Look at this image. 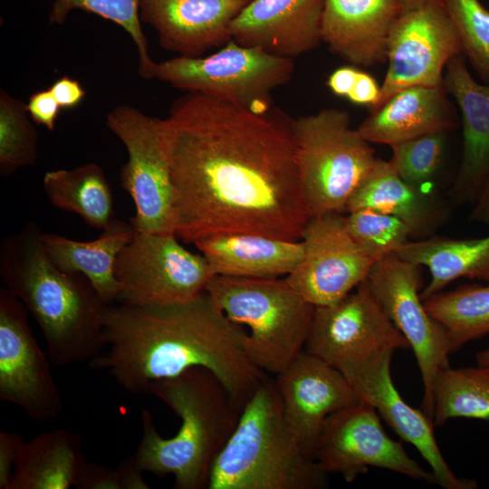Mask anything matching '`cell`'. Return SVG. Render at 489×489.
I'll use <instances>...</instances> for the list:
<instances>
[{
	"label": "cell",
	"mask_w": 489,
	"mask_h": 489,
	"mask_svg": "<svg viewBox=\"0 0 489 489\" xmlns=\"http://www.w3.org/2000/svg\"><path fill=\"white\" fill-rule=\"evenodd\" d=\"M275 376L285 423L304 453L314 459L327 417L362 399L338 368L304 350Z\"/></svg>",
	"instance_id": "cell-18"
},
{
	"label": "cell",
	"mask_w": 489,
	"mask_h": 489,
	"mask_svg": "<svg viewBox=\"0 0 489 489\" xmlns=\"http://www.w3.org/2000/svg\"><path fill=\"white\" fill-rule=\"evenodd\" d=\"M26 104L0 91V174L8 177L35 164L39 133Z\"/></svg>",
	"instance_id": "cell-32"
},
{
	"label": "cell",
	"mask_w": 489,
	"mask_h": 489,
	"mask_svg": "<svg viewBox=\"0 0 489 489\" xmlns=\"http://www.w3.org/2000/svg\"><path fill=\"white\" fill-rule=\"evenodd\" d=\"M432 395L435 427L454 417L489 420V368L440 369Z\"/></svg>",
	"instance_id": "cell-31"
},
{
	"label": "cell",
	"mask_w": 489,
	"mask_h": 489,
	"mask_svg": "<svg viewBox=\"0 0 489 489\" xmlns=\"http://www.w3.org/2000/svg\"><path fill=\"white\" fill-rule=\"evenodd\" d=\"M359 72L353 66L340 67L331 73L327 85L335 95L347 97L355 84Z\"/></svg>",
	"instance_id": "cell-42"
},
{
	"label": "cell",
	"mask_w": 489,
	"mask_h": 489,
	"mask_svg": "<svg viewBox=\"0 0 489 489\" xmlns=\"http://www.w3.org/2000/svg\"><path fill=\"white\" fill-rule=\"evenodd\" d=\"M361 208L398 217L406 224L414 240L434 235L448 216L447 207L435 192L407 183L389 160L379 158L350 197L346 212Z\"/></svg>",
	"instance_id": "cell-23"
},
{
	"label": "cell",
	"mask_w": 489,
	"mask_h": 489,
	"mask_svg": "<svg viewBox=\"0 0 489 489\" xmlns=\"http://www.w3.org/2000/svg\"><path fill=\"white\" fill-rule=\"evenodd\" d=\"M463 53L457 32L441 0L402 13L387 42L388 70L374 111L411 86L444 87L443 71Z\"/></svg>",
	"instance_id": "cell-12"
},
{
	"label": "cell",
	"mask_w": 489,
	"mask_h": 489,
	"mask_svg": "<svg viewBox=\"0 0 489 489\" xmlns=\"http://www.w3.org/2000/svg\"><path fill=\"white\" fill-rule=\"evenodd\" d=\"M250 1L139 0V14L157 32L163 49L200 57L230 41V24Z\"/></svg>",
	"instance_id": "cell-20"
},
{
	"label": "cell",
	"mask_w": 489,
	"mask_h": 489,
	"mask_svg": "<svg viewBox=\"0 0 489 489\" xmlns=\"http://www.w3.org/2000/svg\"><path fill=\"white\" fill-rule=\"evenodd\" d=\"M430 1L432 0H398L402 8V13L421 7Z\"/></svg>",
	"instance_id": "cell-45"
},
{
	"label": "cell",
	"mask_w": 489,
	"mask_h": 489,
	"mask_svg": "<svg viewBox=\"0 0 489 489\" xmlns=\"http://www.w3.org/2000/svg\"><path fill=\"white\" fill-rule=\"evenodd\" d=\"M49 89L62 109L75 108L85 97L81 83L67 75L56 80Z\"/></svg>",
	"instance_id": "cell-40"
},
{
	"label": "cell",
	"mask_w": 489,
	"mask_h": 489,
	"mask_svg": "<svg viewBox=\"0 0 489 489\" xmlns=\"http://www.w3.org/2000/svg\"><path fill=\"white\" fill-rule=\"evenodd\" d=\"M24 443L20 434L8 431L0 432V489H9Z\"/></svg>",
	"instance_id": "cell-39"
},
{
	"label": "cell",
	"mask_w": 489,
	"mask_h": 489,
	"mask_svg": "<svg viewBox=\"0 0 489 489\" xmlns=\"http://www.w3.org/2000/svg\"><path fill=\"white\" fill-rule=\"evenodd\" d=\"M444 87L411 86L388 100L357 128L369 143L392 146L455 128Z\"/></svg>",
	"instance_id": "cell-24"
},
{
	"label": "cell",
	"mask_w": 489,
	"mask_h": 489,
	"mask_svg": "<svg viewBox=\"0 0 489 489\" xmlns=\"http://www.w3.org/2000/svg\"><path fill=\"white\" fill-rule=\"evenodd\" d=\"M178 240L175 233L135 230L116 259L114 273L120 284L116 302L168 305L204 292L216 274L203 254L191 253Z\"/></svg>",
	"instance_id": "cell-10"
},
{
	"label": "cell",
	"mask_w": 489,
	"mask_h": 489,
	"mask_svg": "<svg viewBox=\"0 0 489 489\" xmlns=\"http://www.w3.org/2000/svg\"><path fill=\"white\" fill-rule=\"evenodd\" d=\"M394 350H386L343 363L344 374L362 400L370 404L379 417L399 436L413 445L427 462L436 484L445 489H475V480L457 477L437 446L434 423L422 409L409 406L395 388L391 377Z\"/></svg>",
	"instance_id": "cell-17"
},
{
	"label": "cell",
	"mask_w": 489,
	"mask_h": 489,
	"mask_svg": "<svg viewBox=\"0 0 489 489\" xmlns=\"http://www.w3.org/2000/svg\"><path fill=\"white\" fill-rule=\"evenodd\" d=\"M328 475L290 432L275 381L266 378L215 459L206 488L321 489Z\"/></svg>",
	"instance_id": "cell-5"
},
{
	"label": "cell",
	"mask_w": 489,
	"mask_h": 489,
	"mask_svg": "<svg viewBox=\"0 0 489 489\" xmlns=\"http://www.w3.org/2000/svg\"><path fill=\"white\" fill-rule=\"evenodd\" d=\"M401 14L398 0H324L321 40L354 65L381 63L387 61L388 34Z\"/></svg>",
	"instance_id": "cell-22"
},
{
	"label": "cell",
	"mask_w": 489,
	"mask_h": 489,
	"mask_svg": "<svg viewBox=\"0 0 489 489\" xmlns=\"http://www.w3.org/2000/svg\"><path fill=\"white\" fill-rule=\"evenodd\" d=\"M343 220L354 242L375 262L396 254L411 238L408 226L400 219L374 209L348 212Z\"/></svg>",
	"instance_id": "cell-34"
},
{
	"label": "cell",
	"mask_w": 489,
	"mask_h": 489,
	"mask_svg": "<svg viewBox=\"0 0 489 489\" xmlns=\"http://www.w3.org/2000/svg\"><path fill=\"white\" fill-rule=\"evenodd\" d=\"M294 68L292 59L230 40L211 55L155 62L152 79L262 112L273 107V91L292 78Z\"/></svg>",
	"instance_id": "cell-8"
},
{
	"label": "cell",
	"mask_w": 489,
	"mask_h": 489,
	"mask_svg": "<svg viewBox=\"0 0 489 489\" xmlns=\"http://www.w3.org/2000/svg\"><path fill=\"white\" fill-rule=\"evenodd\" d=\"M410 345L367 281L340 302L315 307L304 350L338 368L386 350Z\"/></svg>",
	"instance_id": "cell-15"
},
{
	"label": "cell",
	"mask_w": 489,
	"mask_h": 489,
	"mask_svg": "<svg viewBox=\"0 0 489 489\" xmlns=\"http://www.w3.org/2000/svg\"><path fill=\"white\" fill-rule=\"evenodd\" d=\"M139 0H53L48 14L50 24L62 25L74 10L97 14L120 26L130 36L139 53V74L152 79L154 62L149 52L139 14Z\"/></svg>",
	"instance_id": "cell-33"
},
{
	"label": "cell",
	"mask_w": 489,
	"mask_h": 489,
	"mask_svg": "<svg viewBox=\"0 0 489 489\" xmlns=\"http://www.w3.org/2000/svg\"><path fill=\"white\" fill-rule=\"evenodd\" d=\"M297 173L309 217L341 213L378 158L347 111L324 109L292 119Z\"/></svg>",
	"instance_id": "cell-7"
},
{
	"label": "cell",
	"mask_w": 489,
	"mask_h": 489,
	"mask_svg": "<svg viewBox=\"0 0 489 489\" xmlns=\"http://www.w3.org/2000/svg\"><path fill=\"white\" fill-rule=\"evenodd\" d=\"M445 133L436 132L390 146V164L413 187L434 192L431 187L443 158Z\"/></svg>",
	"instance_id": "cell-36"
},
{
	"label": "cell",
	"mask_w": 489,
	"mask_h": 489,
	"mask_svg": "<svg viewBox=\"0 0 489 489\" xmlns=\"http://www.w3.org/2000/svg\"><path fill=\"white\" fill-rule=\"evenodd\" d=\"M423 302L430 316L445 328L450 354L489 334V283L441 291Z\"/></svg>",
	"instance_id": "cell-30"
},
{
	"label": "cell",
	"mask_w": 489,
	"mask_h": 489,
	"mask_svg": "<svg viewBox=\"0 0 489 489\" xmlns=\"http://www.w3.org/2000/svg\"><path fill=\"white\" fill-rule=\"evenodd\" d=\"M122 484V489H148L149 484L143 478V470L135 456L124 458L117 467Z\"/></svg>",
	"instance_id": "cell-43"
},
{
	"label": "cell",
	"mask_w": 489,
	"mask_h": 489,
	"mask_svg": "<svg viewBox=\"0 0 489 489\" xmlns=\"http://www.w3.org/2000/svg\"><path fill=\"white\" fill-rule=\"evenodd\" d=\"M324 0H251L229 27L230 40L294 60L319 46Z\"/></svg>",
	"instance_id": "cell-19"
},
{
	"label": "cell",
	"mask_w": 489,
	"mask_h": 489,
	"mask_svg": "<svg viewBox=\"0 0 489 489\" xmlns=\"http://www.w3.org/2000/svg\"><path fill=\"white\" fill-rule=\"evenodd\" d=\"M25 305L0 287V399L22 408L33 420L57 418L63 400L52 363L37 343Z\"/></svg>",
	"instance_id": "cell-14"
},
{
	"label": "cell",
	"mask_w": 489,
	"mask_h": 489,
	"mask_svg": "<svg viewBox=\"0 0 489 489\" xmlns=\"http://www.w3.org/2000/svg\"><path fill=\"white\" fill-rule=\"evenodd\" d=\"M26 108L31 119L37 124L53 131L62 109L50 89L41 90L33 93L28 100Z\"/></svg>",
	"instance_id": "cell-37"
},
{
	"label": "cell",
	"mask_w": 489,
	"mask_h": 489,
	"mask_svg": "<svg viewBox=\"0 0 489 489\" xmlns=\"http://www.w3.org/2000/svg\"><path fill=\"white\" fill-rule=\"evenodd\" d=\"M106 124L128 153L120 176L135 205L134 229L175 233L166 120L121 104L107 114Z\"/></svg>",
	"instance_id": "cell-9"
},
{
	"label": "cell",
	"mask_w": 489,
	"mask_h": 489,
	"mask_svg": "<svg viewBox=\"0 0 489 489\" xmlns=\"http://www.w3.org/2000/svg\"><path fill=\"white\" fill-rule=\"evenodd\" d=\"M43 186L54 207L78 215L89 226L103 230L114 219L112 189L95 163L47 171Z\"/></svg>",
	"instance_id": "cell-29"
},
{
	"label": "cell",
	"mask_w": 489,
	"mask_h": 489,
	"mask_svg": "<svg viewBox=\"0 0 489 489\" xmlns=\"http://www.w3.org/2000/svg\"><path fill=\"white\" fill-rule=\"evenodd\" d=\"M79 489H122L118 469L86 462L75 484Z\"/></svg>",
	"instance_id": "cell-38"
},
{
	"label": "cell",
	"mask_w": 489,
	"mask_h": 489,
	"mask_svg": "<svg viewBox=\"0 0 489 489\" xmlns=\"http://www.w3.org/2000/svg\"><path fill=\"white\" fill-rule=\"evenodd\" d=\"M216 275L245 278H279L301 263L302 241L254 234H225L197 241Z\"/></svg>",
	"instance_id": "cell-25"
},
{
	"label": "cell",
	"mask_w": 489,
	"mask_h": 489,
	"mask_svg": "<svg viewBox=\"0 0 489 489\" xmlns=\"http://www.w3.org/2000/svg\"><path fill=\"white\" fill-rule=\"evenodd\" d=\"M396 254L405 261L429 269L430 281L420 292L422 301L443 291L446 285L461 277L489 283V235L469 239L432 235L409 240Z\"/></svg>",
	"instance_id": "cell-28"
},
{
	"label": "cell",
	"mask_w": 489,
	"mask_h": 489,
	"mask_svg": "<svg viewBox=\"0 0 489 489\" xmlns=\"http://www.w3.org/2000/svg\"><path fill=\"white\" fill-rule=\"evenodd\" d=\"M366 281L415 354L424 386L421 408L432 419L433 382L437 371L449 366L450 350L445 328L420 297L421 266L392 254L373 264Z\"/></svg>",
	"instance_id": "cell-11"
},
{
	"label": "cell",
	"mask_w": 489,
	"mask_h": 489,
	"mask_svg": "<svg viewBox=\"0 0 489 489\" xmlns=\"http://www.w3.org/2000/svg\"><path fill=\"white\" fill-rule=\"evenodd\" d=\"M148 393L179 418L178 431L162 436L151 413L143 409L142 436L135 458L143 472L173 475L174 488L207 486L212 465L239 421L243 407L210 370L195 367L151 383Z\"/></svg>",
	"instance_id": "cell-4"
},
{
	"label": "cell",
	"mask_w": 489,
	"mask_h": 489,
	"mask_svg": "<svg viewBox=\"0 0 489 489\" xmlns=\"http://www.w3.org/2000/svg\"><path fill=\"white\" fill-rule=\"evenodd\" d=\"M82 438L59 427L24 442L9 489H70L86 464Z\"/></svg>",
	"instance_id": "cell-27"
},
{
	"label": "cell",
	"mask_w": 489,
	"mask_h": 489,
	"mask_svg": "<svg viewBox=\"0 0 489 489\" xmlns=\"http://www.w3.org/2000/svg\"><path fill=\"white\" fill-rule=\"evenodd\" d=\"M462 44L463 54L489 83V10L479 0H441Z\"/></svg>",
	"instance_id": "cell-35"
},
{
	"label": "cell",
	"mask_w": 489,
	"mask_h": 489,
	"mask_svg": "<svg viewBox=\"0 0 489 489\" xmlns=\"http://www.w3.org/2000/svg\"><path fill=\"white\" fill-rule=\"evenodd\" d=\"M104 337L106 351L89 365L108 372L131 394H146L155 381L202 367L244 408L267 378L246 353L247 332L206 291L168 305L109 304Z\"/></svg>",
	"instance_id": "cell-2"
},
{
	"label": "cell",
	"mask_w": 489,
	"mask_h": 489,
	"mask_svg": "<svg viewBox=\"0 0 489 489\" xmlns=\"http://www.w3.org/2000/svg\"><path fill=\"white\" fill-rule=\"evenodd\" d=\"M34 221L6 235L0 247V278L39 326L52 364L90 362L106 348L108 303L90 280L64 272L48 255Z\"/></svg>",
	"instance_id": "cell-3"
},
{
	"label": "cell",
	"mask_w": 489,
	"mask_h": 489,
	"mask_svg": "<svg viewBox=\"0 0 489 489\" xmlns=\"http://www.w3.org/2000/svg\"><path fill=\"white\" fill-rule=\"evenodd\" d=\"M301 241L303 257L285 280L315 307L342 300L367 280L376 263L351 238L341 213L309 218Z\"/></svg>",
	"instance_id": "cell-16"
},
{
	"label": "cell",
	"mask_w": 489,
	"mask_h": 489,
	"mask_svg": "<svg viewBox=\"0 0 489 489\" xmlns=\"http://www.w3.org/2000/svg\"><path fill=\"white\" fill-rule=\"evenodd\" d=\"M167 122L174 231L186 244L216 235L298 241L309 220L291 119L186 92Z\"/></svg>",
	"instance_id": "cell-1"
},
{
	"label": "cell",
	"mask_w": 489,
	"mask_h": 489,
	"mask_svg": "<svg viewBox=\"0 0 489 489\" xmlns=\"http://www.w3.org/2000/svg\"><path fill=\"white\" fill-rule=\"evenodd\" d=\"M206 292L230 321L249 328L246 353L264 372L279 374L304 350L315 306L285 278L215 275Z\"/></svg>",
	"instance_id": "cell-6"
},
{
	"label": "cell",
	"mask_w": 489,
	"mask_h": 489,
	"mask_svg": "<svg viewBox=\"0 0 489 489\" xmlns=\"http://www.w3.org/2000/svg\"><path fill=\"white\" fill-rule=\"evenodd\" d=\"M130 223L113 219L101 235L90 242L42 233L43 244L54 264L64 272L87 277L108 304L117 302L120 284L115 277V263L120 251L134 236Z\"/></svg>",
	"instance_id": "cell-26"
},
{
	"label": "cell",
	"mask_w": 489,
	"mask_h": 489,
	"mask_svg": "<svg viewBox=\"0 0 489 489\" xmlns=\"http://www.w3.org/2000/svg\"><path fill=\"white\" fill-rule=\"evenodd\" d=\"M465 58L461 53L449 60L443 84L456 101L463 122L462 159L452 197L460 204H475L489 180V83L475 81Z\"/></svg>",
	"instance_id": "cell-21"
},
{
	"label": "cell",
	"mask_w": 489,
	"mask_h": 489,
	"mask_svg": "<svg viewBox=\"0 0 489 489\" xmlns=\"http://www.w3.org/2000/svg\"><path fill=\"white\" fill-rule=\"evenodd\" d=\"M314 459L324 472L340 474L347 483L368 472L369 467H378L436 484L433 473L386 433L377 410L364 400L327 417Z\"/></svg>",
	"instance_id": "cell-13"
},
{
	"label": "cell",
	"mask_w": 489,
	"mask_h": 489,
	"mask_svg": "<svg viewBox=\"0 0 489 489\" xmlns=\"http://www.w3.org/2000/svg\"><path fill=\"white\" fill-rule=\"evenodd\" d=\"M474 208L470 214L469 220L473 222L489 224V180L482 189Z\"/></svg>",
	"instance_id": "cell-44"
},
{
	"label": "cell",
	"mask_w": 489,
	"mask_h": 489,
	"mask_svg": "<svg viewBox=\"0 0 489 489\" xmlns=\"http://www.w3.org/2000/svg\"><path fill=\"white\" fill-rule=\"evenodd\" d=\"M379 93L380 88L375 79L360 71L355 84L346 98L356 105H365L372 110L379 101Z\"/></svg>",
	"instance_id": "cell-41"
},
{
	"label": "cell",
	"mask_w": 489,
	"mask_h": 489,
	"mask_svg": "<svg viewBox=\"0 0 489 489\" xmlns=\"http://www.w3.org/2000/svg\"><path fill=\"white\" fill-rule=\"evenodd\" d=\"M475 359L477 365L489 368V349L477 352Z\"/></svg>",
	"instance_id": "cell-46"
}]
</instances>
